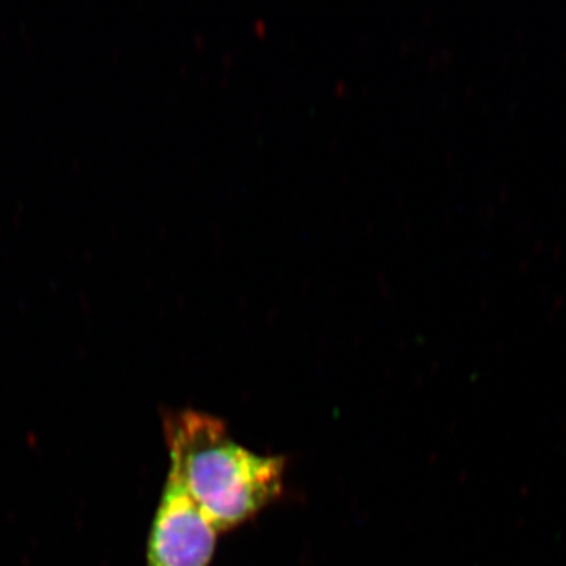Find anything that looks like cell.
<instances>
[{"mask_svg": "<svg viewBox=\"0 0 566 566\" xmlns=\"http://www.w3.org/2000/svg\"><path fill=\"white\" fill-rule=\"evenodd\" d=\"M170 471L219 534L243 526L283 493L285 458L234 441L218 417L182 409L164 419Z\"/></svg>", "mask_w": 566, "mask_h": 566, "instance_id": "cell-1", "label": "cell"}, {"mask_svg": "<svg viewBox=\"0 0 566 566\" xmlns=\"http://www.w3.org/2000/svg\"><path fill=\"white\" fill-rule=\"evenodd\" d=\"M218 535L180 483L167 475L148 538L147 566H210Z\"/></svg>", "mask_w": 566, "mask_h": 566, "instance_id": "cell-2", "label": "cell"}]
</instances>
